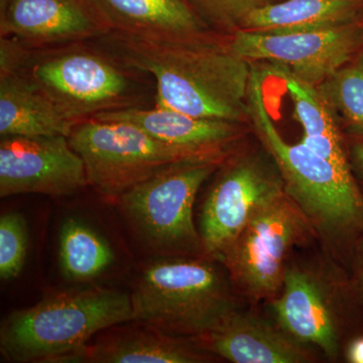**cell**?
Segmentation results:
<instances>
[{"mask_svg":"<svg viewBox=\"0 0 363 363\" xmlns=\"http://www.w3.org/2000/svg\"><path fill=\"white\" fill-rule=\"evenodd\" d=\"M117 59L154 77L156 106L200 118H248L253 68L228 45L204 33L138 35L108 32Z\"/></svg>","mask_w":363,"mask_h":363,"instance_id":"cell-1","label":"cell"},{"mask_svg":"<svg viewBox=\"0 0 363 363\" xmlns=\"http://www.w3.org/2000/svg\"><path fill=\"white\" fill-rule=\"evenodd\" d=\"M248 118L271 155L285 192L311 225L354 260L363 241V192L353 169L324 159L303 143L286 142L267 111L260 75L253 69Z\"/></svg>","mask_w":363,"mask_h":363,"instance_id":"cell-2","label":"cell"},{"mask_svg":"<svg viewBox=\"0 0 363 363\" xmlns=\"http://www.w3.org/2000/svg\"><path fill=\"white\" fill-rule=\"evenodd\" d=\"M133 321L130 295L104 288L61 291L7 315L0 351L13 363L69 362L100 332Z\"/></svg>","mask_w":363,"mask_h":363,"instance_id":"cell-3","label":"cell"},{"mask_svg":"<svg viewBox=\"0 0 363 363\" xmlns=\"http://www.w3.org/2000/svg\"><path fill=\"white\" fill-rule=\"evenodd\" d=\"M205 255L161 257L150 262L130 295L133 321L196 339L235 311L230 279Z\"/></svg>","mask_w":363,"mask_h":363,"instance_id":"cell-4","label":"cell"},{"mask_svg":"<svg viewBox=\"0 0 363 363\" xmlns=\"http://www.w3.org/2000/svg\"><path fill=\"white\" fill-rule=\"evenodd\" d=\"M223 162H175L116 200L121 212L150 248L167 255H199L201 236L193 219L196 197Z\"/></svg>","mask_w":363,"mask_h":363,"instance_id":"cell-5","label":"cell"},{"mask_svg":"<svg viewBox=\"0 0 363 363\" xmlns=\"http://www.w3.org/2000/svg\"><path fill=\"white\" fill-rule=\"evenodd\" d=\"M0 63L23 71L73 123L125 106L130 82L109 59L85 50H60L26 60L1 38Z\"/></svg>","mask_w":363,"mask_h":363,"instance_id":"cell-6","label":"cell"},{"mask_svg":"<svg viewBox=\"0 0 363 363\" xmlns=\"http://www.w3.org/2000/svg\"><path fill=\"white\" fill-rule=\"evenodd\" d=\"M68 140L84 162L88 185L109 199H118L169 164L190 161L125 121L91 117L76 124Z\"/></svg>","mask_w":363,"mask_h":363,"instance_id":"cell-7","label":"cell"},{"mask_svg":"<svg viewBox=\"0 0 363 363\" xmlns=\"http://www.w3.org/2000/svg\"><path fill=\"white\" fill-rule=\"evenodd\" d=\"M312 225L286 192L253 214L219 262L231 284L252 301L274 300L283 288L285 259Z\"/></svg>","mask_w":363,"mask_h":363,"instance_id":"cell-8","label":"cell"},{"mask_svg":"<svg viewBox=\"0 0 363 363\" xmlns=\"http://www.w3.org/2000/svg\"><path fill=\"white\" fill-rule=\"evenodd\" d=\"M229 47L248 62H269L308 84L319 86L363 55V20L297 33L238 30Z\"/></svg>","mask_w":363,"mask_h":363,"instance_id":"cell-9","label":"cell"},{"mask_svg":"<svg viewBox=\"0 0 363 363\" xmlns=\"http://www.w3.org/2000/svg\"><path fill=\"white\" fill-rule=\"evenodd\" d=\"M285 192L277 171L255 157L228 162L202 205L199 233L205 257L220 260L253 214Z\"/></svg>","mask_w":363,"mask_h":363,"instance_id":"cell-10","label":"cell"},{"mask_svg":"<svg viewBox=\"0 0 363 363\" xmlns=\"http://www.w3.org/2000/svg\"><path fill=\"white\" fill-rule=\"evenodd\" d=\"M88 185L84 162L68 138L7 136L0 140V197H60Z\"/></svg>","mask_w":363,"mask_h":363,"instance_id":"cell-11","label":"cell"},{"mask_svg":"<svg viewBox=\"0 0 363 363\" xmlns=\"http://www.w3.org/2000/svg\"><path fill=\"white\" fill-rule=\"evenodd\" d=\"M93 118L135 124L190 161L224 162L241 135L240 123L200 118L157 106L150 109L126 106L100 112Z\"/></svg>","mask_w":363,"mask_h":363,"instance_id":"cell-12","label":"cell"},{"mask_svg":"<svg viewBox=\"0 0 363 363\" xmlns=\"http://www.w3.org/2000/svg\"><path fill=\"white\" fill-rule=\"evenodd\" d=\"M278 325L298 342L313 344L327 357L340 352L337 319L323 288L312 274L286 267L281 296L272 300Z\"/></svg>","mask_w":363,"mask_h":363,"instance_id":"cell-13","label":"cell"},{"mask_svg":"<svg viewBox=\"0 0 363 363\" xmlns=\"http://www.w3.org/2000/svg\"><path fill=\"white\" fill-rule=\"evenodd\" d=\"M194 340L210 354L234 363H303L312 359L304 344L281 327L236 310Z\"/></svg>","mask_w":363,"mask_h":363,"instance_id":"cell-14","label":"cell"},{"mask_svg":"<svg viewBox=\"0 0 363 363\" xmlns=\"http://www.w3.org/2000/svg\"><path fill=\"white\" fill-rule=\"evenodd\" d=\"M135 323L100 332L94 342L85 345L69 362L200 363L212 357L193 338Z\"/></svg>","mask_w":363,"mask_h":363,"instance_id":"cell-15","label":"cell"},{"mask_svg":"<svg viewBox=\"0 0 363 363\" xmlns=\"http://www.w3.org/2000/svg\"><path fill=\"white\" fill-rule=\"evenodd\" d=\"M1 38L35 44L73 42L105 35L80 0H2Z\"/></svg>","mask_w":363,"mask_h":363,"instance_id":"cell-16","label":"cell"},{"mask_svg":"<svg viewBox=\"0 0 363 363\" xmlns=\"http://www.w3.org/2000/svg\"><path fill=\"white\" fill-rule=\"evenodd\" d=\"M75 123L67 118L23 71L0 63V135L69 138Z\"/></svg>","mask_w":363,"mask_h":363,"instance_id":"cell-17","label":"cell"},{"mask_svg":"<svg viewBox=\"0 0 363 363\" xmlns=\"http://www.w3.org/2000/svg\"><path fill=\"white\" fill-rule=\"evenodd\" d=\"M87 6L105 33L186 35L204 28L185 0H87Z\"/></svg>","mask_w":363,"mask_h":363,"instance_id":"cell-18","label":"cell"},{"mask_svg":"<svg viewBox=\"0 0 363 363\" xmlns=\"http://www.w3.org/2000/svg\"><path fill=\"white\" fill-rule=\"evenodd\" d=\"M363 20V0H279L253 11L240 30L297 33Z\"/></svg>","mask_w":363,"mask_h":363,"instance_id":"cell-19","label":"cell"},{"mask_svg":"<svg viewBox=\"0 0 363 363\" xmlns=\"http://www.w3.org/2000/svg\"><path fill=\"white\" fill-rule=\"evenodd\" d=\"M272 67L274 75L285 83L296 119L304 130L301 143L341 168L352 169L350 150L340 126L316 86L308 84L281 67Z\"/></svg>","mask_w":363,"mask_h":363,"instance_id":"cell-20","label":"cell"},{"mask_svg":"<svg viewBox=\"0 0 363 363\" xmlns=\"http://www.w3.org/2000/svg\"><path fill=\"white\" fill-rule=\"evenodd\" d=\"M113 250L104 236L78 219L69 218L60 233L62 274L74 281L96 279L113 264Z\"/></svg>","mask_w":363,"mask_h":363,"instance_id":"cell-21","label":"cell"},{"mask_svg":"<svg viewBox=\"0 0 363 363\" xmlns=\"http://www.w3.org/2000/svg\"><path fill=\"white\" fill-rule=\"evenodd\" d=\"M317 89L351 138L363 140V55L339 69Z\"/></svg>","mask_w":363,"mask_h":363,"instance_id":"cell-22","label":"cell"},{"mask_svg":"<svg viewBox=\"0 0 363 363\" xmlns=\"http://www.w3.org/2000/svg\"><path fill=\"white\" fill-rule=\"evenodd\" d=\"M28 226L20 213L0 217V278L16 279L23 271L28 253Z\"/></svg>","mask_w":363,"mask_h":363,"instance_id":"cell-23","label":"cell"},{"mask_svg":"<svg viewBox=\"0 0 363 363\" xmlns=\"http://www.w3.org/2000/svg\"><path fill=\"white\" fill-rule=\"evenodd\" d=\"M279 0H189L199 16L223 30H240L253 11Z\"/></svg>","mask_w":363,"mask_h":363,"instance_id":"cell-24","label":"cell"},{"mask_svg":"<svg viewBox=\"0 0 363 363\" xmlns=\"http://www.w3.org/2000/svg\"><path fill=\"white\" fill-rule=\"evenodd\" d=\"M350 138V143L348 145L351 164L353 172L357 177L358 184L363 192V140L360 138Z\"/></svg>","mask_w":363,"mask_h":363,"instance_id":"cell-25","label":"cell"},{"mask_svg":"<svg viewBox=\"0 0 363 363\" xmlns=\"http://www.w3.org/2000/svg\"><path fill=\"white\" fill-rule=\"evenodd\" d=\"M346 357L350 362L363 363V335L357 336L350 341Z\"/></svg>","mask_w":363,"mask_h":363,"instance_id":"cell-26","label":"cell"},{"mask_svg":"<svg viewBox=\"0 0 363 363\" xmlns=\"http://www.w3.org/2000/svg\"><path fill=\"white\" fill-rule=\"evenodd\" d=\"M354 262L358 274V291L363 295V241L358 248Z\"/></svg>","mask_w":363,"mask_h":363,"instance_id":"cell-27","label":"cell"}]
</instances>
